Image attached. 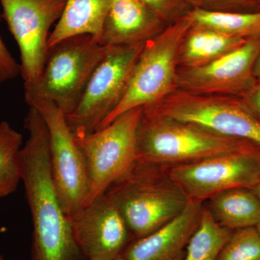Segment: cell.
<instances>
[{"label":"cell","mask_w":260,"mask_h":260,"mask_svg":"<svg viewBox=\"0 0 260 260\" xmlns=\"http://www.w3.org/2000/svg\"><path fill=\"white\" fill-rule=\"evenodd\" d=\"M24 127L29 136L18 164L31 213L32 260H80L83 254L53 179L47 127L35 108H29Z\"/></svg>","instance_id":"1"},{"label":"cell","mask_w":260,"mask_h":260,"mask_svg":"<svg viewBox=\"0 0 260 260\" xmlns=\"http://www.w3.org/2000/svg\"><path fill=\"white\" fill-rule=\"evenodd\" d=\"M260 147L187 123L162 117L143 107L137 138V160L150 165L198 161Z\"/></svg>","instance_id":"2"},{"label":"cell","mask_w":260,"mask_h":260,"mask_svg":"<svg viewBox=\"0 0 260 260\" xmlns=\"http://www.w3.org/2000/svg\"><path fill=\"white\" fill-rule=\"evenodd\" d=\"M109 48L91 35L67 38L51 46L39 77L24 85L25 102L48 101L68 115Z\"/></svg>","instance_id":"3"},{"label":"cell","mask_w":260,"mask_h":260,"mask_svg":"<svg viewBox=\"0 0 260 260\" xmlns=\"http://www.w3.org/2000/svg\"><path fill=\"white\" fill-rule=\"evenodd\" d=\"M189 13L168 24L145 43L124 96L99 129L128 111L157 104L176 88L179 51L193 25Z\"/></svg>","instance_id":"4"},{"label":"cell","mask_w":260,"mask_h":260,"mask_svg":"<svg viewBox=\"0 0 260 260\" xmlns=\"http://www.w3.org/2000/svg\"><path fill=\"white\" fill-rule=\"evenodd\" d=\"M150 166L136 160L106 194L115 203L132 237H145L179 215L189 198L177 186L155 181Z\"/></svg>","instance_id":"5"},{"label":"cell","mask_w":260,"mask_h":260,"mask_svg":"<svg viewBox=\"0 0 260 260\" xmlns=\"http://www.w3.org/2000/svg\"><path fill=\"white\" fill-rule=\"evenodd\" d=\"M143 107L121 114L109 125L88 135H74L88 172L89 190L84 207L104 194L137 160V138Z\"/></svg>","instance_id":"6"},{"label":"cell","mask_w":260,"mask_h":260,"mask_svg":"<svg viewBox=\"0 0 260 260\" xmlns=\"http://www.w3.org/2000/svg\"><path fill=\"white\" fill-rule=\"evenodd\" d=\"M145 108L162 117L260 146V121L243 102L231 95L194 93L175 88L160 102Z\"/></svg>","instance_id":"7"},{"label":"cell","mask_w":260,"mask_h":260,"mask_svg":"<svg viewBox=\"0 0 260 260\" xmlns=\"http://www.w3.org/2000/svg\"><path fill=\"white\" fill-rule=\"evenodd\" d=\"M145 42L109 48L90 76L74 109L66 116L73 135L97 131L117 107Z\"/></svg>","instance_id":"8"},{"label":"cell","mask_w":260,"mask_h":260,"mask_svg":"<svg viewBox=\"0 0 260 260\" xmlns=\"http://www.w3.org/2000/svg\"><path fill=\"white\" fill-rule=\"evenodd\" d=\"M29 107L37 109L47 126L53 179L65 213L71 220L83 210L89 190L83 154L59 108L45 100L37 101Z\"/></svg>","instance_id":"9"},{"label":"cell","mask_w":260,"mask_h":260,"mask_svg":"<svg viewBox=\"0 0 260 260\" xmlns=\"http://www.w3.org/2000/svg\"><path fill=\"white\" fill-rule=\"evenodd\" d=\"M169 177L189 200L201 203L229 189H253L260 178V147L174 165Z\"/></svg>","instance_id":"10"},{"label":"cell","mask_w":260,"mask_h":260,"mask_svg":"<svg viewBox=\"0 0 260 260\" xmlns=\"http://www.w3.org/2000/svg\"><path fill=\"white\" fill-rule=\"evenodd\" d=\"M67 0H0L3 17L18 44L24 85L40 74L49 49V30L61 18Z\"/></svg>","instance_id":"11"},{"label":"cell","mask_w":260,"mask_h":260,"mask_svg":"<svg viewBox=\"0 0 260 260\" xmlns=\"http://www.w3.org/2000/svg\"><path fill=\"white\" fill-rule=\"evenodd\" d=\"M260 51V37L206 64L178 69L176 88L191 93L232 95L247 93L256 85L254 66Z\"/></svg>","instance_id":"12"},{"label":"cell","mask_w":260,"mask_h":260,"mask_svg":"<svg viewBox=\"0 0 260 260\" xmlns=\"http://www.w3.org/2000/svg\"><path fill=\"white\" fill-rule=\"evenodd\" d=\"M70 221L75 242L87 259H114L129 244L132 236L125 220L106 193Z\"/></svg>","instance_id":"13"},{"label":"cell","mask_w":260,"mask_h":260,"mask_svg":"<svg viewBox=\"0 0 260 260\" xmlns=\"http://www.w3.org/2000/svg\"><path fill=\"white\" fill-rule=\"evenodd\" d=\"M201 202L189 200L176 218L145 237L134 239L121 256L125 260H174L184 252L199 223Z\"/></svg>","instance_id":"14"},{"label":"cell","mask_w":260,"mask_h":260,"mask_svg":"<svg viewBox=\"0 0 260 260\" xmlns=\"http://www.w3.org/2000/svg\"><path fill=\"white\" fill-rule=\"evenodd\" d=\"M165 24L140 0H112L99 42L106 47L145 42Z\"/></svg>","instance_id":"15"},{"label":"cell","mask_w":260,"mask_h":260,"mask_svg":"<svg viewBox=\"0 0 260 260\" xmlns=\"http://www.w3.org/2000/svg\"><path fill=\"white\" fill-rule=\"evenodd\" d=\"M112 2L67 0L62 15L49 36V48L67 38L79 35H91L99 42Z\"/></svg>","instance_id":"16"},{"label":"cell","mask_w":260,"mask_h":260,"mask_svg":"<svg viewBox=\"0 0 260 260\" xmlns=\"http://www.w3.org/2000/svg\"><path fill=\"white\" fill-rule=\"evenodd\" d=\"M247 39L192 25L181 44L179 66L187 68L206 64L239 47Z\"/></svg>","instance_id":"17"},{"label":"cell","mask_w":260,"mask_h":260,"mask_svg":"<svg viewBox=\"0 0 260 260\" xmlns=\"http://www.w3.org/2000/svg\"><path fill=\"white\" fill-rule=\"evenodd\" d=\"M210 211L229 230L256 227L260 222V200L252 189L236 188L210 199Z\"/></svg>","instance_id":"18"},{"label":"cell","mask_w":260,"mask_h":260,"mask_svg":"<svg viewBox=\"0 0 260 260\" xmlns=\"http://www.w3.org/2000/svg\"><path fill=\"white\" fill-rule=\"evenodd\" d=\"M193 25L244 39L260 37V11L215 12L192 9Z\"/></svg>","instance_id":"19"},{"label":"cell","mask_w":260,"mask_h":260,"mask_svg":"<svg viewBox=\"0 0 260 260\" xmlns=\"http://www.w3.org/2000/svg\"><path fill=\"white\" fill-rule=\"evenodd\" d=\"M232 233L214 218L209 209L203 208L183 260H217Z\"/></svg>","instance_id":"20"},{"label":"cell","mask_w":260,"mask_h":260,"mask_svg":"<svg viewBox=\"0 0 260 260\" xmlns=\"http://www.w3.org/2000/svg\"><path fill=\"white\" fill-rule=\"evenodd\" d=\"M23 136L8 121L0 123V199L16 191L20 179L18 154Z\"/></svg>","instance_id":"21"},{"label":"cell","mask_w":260,"mask_h":260,"mask_svg":"<svg viewBox=\"0 0 260 260\" xmlns=\"http://www.w3.org/2000/svg\"><path fill=\"white\" fill-rule=\"evenodd\" d=\"M217 260H260V235L256 227L232 232Z\"/></svg>","instance_id":"22"},{"label":"cell","mask_w":260,"mask_h":260,"mask_svg":"<svg viewBox=\"0 0 260 260\" xmlns=\"http://www.w3.org/2000/svg\"><path fill=\"white\" fill-rule=\"evenodd\" d=\"M154 12L164 23H173L190 12L191 8L186 0H140Z\"/></svg>","instance_id":"23"},{"label":"cell","mask_w":260,"mask_h":260,"mask_svg":"<svg viewBox=\"0 0 260 260\" xmlns=\"http://www.w3.org/2000/svg\"><path fill=\"white\" fill-rule=\"evenodd\" d=\"M191 9L215 12H249L255 7L253 0H186Z\"/></svg>","instance_id":"24"},{"label":"cell","mask_w":260,"mask_h":260,"mask_svg":"<svg viewBox=\"0 0 260 260\" xmlns=\"http://www.w3.org/2000/svg\"><path fill=\"white\" fill-rule=\"evenodd\" d=\"M19 75L20 64L11 55L0 37V83L14 79Z\"/></svg>","instance_id":"25"},{"label":"cell","mask_w":260,"mask_h":260,"mask_svg":"<svg viewBox=\"0 0 260 260\" xmlns=\"http://www.w3.org/2000/svg\"><path fill=\"white\" fill-rule=\"evenodd\" d=\"M243 104L256 117H260V82L246 93Z\"/></svg>","instance_id":"26"},{"label":"cell","mask_w":260,"mask_h":260,"mask_svg":"<svg viewBox=\"0 0 260 260\" xmlns=\"http://www.w3.org/2000/svg\"><path fill=\"white\" fill-rule=\"evenodd\" d=\"M254 76L256 80L260 82V51L256 58L254 66Z\"/></svg>","instance_id":"27"},{"label":"cell","mask_w":260,"mask_h":260,"mask_svg":"<svg viewBox=\"0 0 260 260\" xmlns=\"http://www.w3.org/2000/svg\"><path fill=\"white\" fill-rule=\"evenodd\" d=\"M252 190L254 193H255L256 196H257L260 200V178L259 181L256 183V186H254V189H253Z\"/></svg>","instance_id":"28"},{"label":"cell","mask_w":260,"mask_h":260,"mask_svg":"<svg viewBox=\"0 0 260 260\" xmlns=\"http://www.w3.org/2000/svg\"><path fill=\"white\" fill-rule=\"evenodd\" d=\"M184 254H185V251H184V252L181 253L180 255L178 256L174 260H183V258H184Z\"/></svg>","instance_id":"29"},{"label":"cell","mask_w":260,"mask_h":260,"mask_svg":"<svg viewBox=\"0 0 260 260\" xmlns=\"http://www.w3.org/2000/svg\"><path fill=\"white\" fill-rule=\"evenodd\" d=\"M88 260V259H87ZM110 260H125L124 257H123L122 256L120 255L119 256H117V257L114 258V259H110Z\"/></svg>","instance_id":"30"},{"label":"cell","mask_w":260,"mask_h":260,"mask_svg":"<svg viewBox=\"0 0 260 260\" xmlns=\"http://www.w3.org/2000/svg\"><path fill=\"white\" fill-rule=\"evenodd\" d=\"M256 230H257V232H259V235H260V222L259 223H258V225L256 226Z\"/></svg>","instance_id":"31"},{"label":"cell","mask_w":260,"mask_h":260,"mask_svg":"<svg viewBox=\"0 0 260 260\" xmlns=\"http://www.w3.org/2000/svg\"><path fill=\"white\" fill-rule=\"evenodd\" d=\"M0 260H8V259H5L4 256H3V255H2L1 254H0Z\"/></svg>","instance_id":"32"}]
</instances>
